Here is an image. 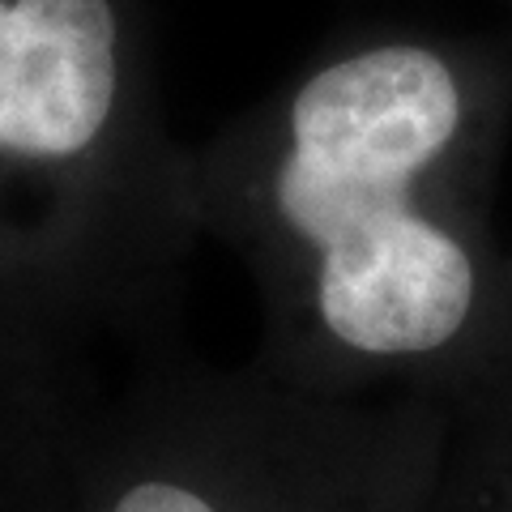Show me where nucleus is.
<instances>
[{
	"instance_id": "nucleus-2",
	"label": "nucleus",
	"mask_w": 512,
	"mask_h": 512,
	"mask_svg": "<svg viewBox=\"0 0 512 512\" xmlns=\"http://www.w3.org/2000/svg\"><path fill=\"white\" fill-rule=\"evenodd\" d=\"M116 103L107 0H0V150H86Z\"/></svg>"
},
{
	"instance_id": "nucleus-3",
	"label": "nucleus",
	"mask_w": 512,
	"mask_h": 512,
	"mask_svg": "<svg viewBox=\"0 0 512 512\" xmlns=\"http://www.w3.org/2000/svg\"><path fill=\"white\" fill-rule=\"evenodd\" d=\"M111 512H214L201 495L175 483H137L120 495V504Z\"/></svg>"
},
{
	"instance_id": "nucleus-1",
	"label": "nucleus",
	"mask_w": 512,
	"mask_h": 512,
	"mask_svg": "<svg viewBox=\"0 0 512 512\" xmlns=\"http://www.w3.org/2000/svg\"><path fill=\"white\" fill-rule=\"evenodd\" d=\"M457 120L453 73L423 47L350 56L299 90L278 210L320 248V316L346 346L419 355L466 325L470 256L410 205Z\"/></svg>"
}]
</instances>
